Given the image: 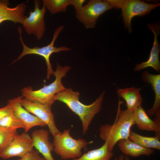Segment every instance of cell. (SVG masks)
I'll return each mask as SVG.
<instances>
[{
    "label": "cell",
    "instance_id": "6da1fadb",
    "mask_svg": "<svg viewBox=\"0 0 160 160\" xmlns=\"http://www.w3.org/2000/svg\"><path fill=\"white\" fill-rule=\"evenodd\" d=\"M105 94L103 91L93 103L86 105L79 100V92L69 88L56 94L54 100L64 103L79 116L82 122L83 134L84 135L94 117L101 109Z\"/></svg>",
    "mask_w": 160,
    "mask_h": 160
},
{
    "label": "cell",
    "instance_id": "7a4b0ae2",
    "mask_svg": "<svg viewBox=\"0 0 160 160\" xmlns=\"http://www.w3.org/2000/svg\"><path fill=\"white\" fill-rule=\"evenodd\" d=\"M122 102L119 101L115 120L113 124L102 125L99 129V137L108 142V149L112 151L118 141L121 139H128L132 126L135 124L134 111L120 109Z\"/></svg>",
    "mask_w": 160,
    "mask_h": 160
},
{
    "label": "cell",
    "instance_id": "3957f363",
    "mask_svg": "<svg viewBox=\"0 0 160 160\" xmlns=\"http://www.w3.org/2000/svg\"><path fill=\"white\" fill-rule=\"evenodd\" d=\"M71 68L70 66L63 67L57 63L54 75L55 77L54 81L36 90H33L30 86L25 87L21 90L22 97L31 102L36 101L41 104L52 105L55 101V96L65 89L62 79L66 76Z\"/></svg>",
    "mask_w": 160,
    "mask_h": 160
},
{
    "label": "cell",
    "instance_id": "277c9868",
    "mask_svg": "<svg viewBox=\"0 0 160 160\" xmlns=\"http://www.w3.org/2000/svg\"><path fill=\"white\" fill-rule=\"evenodd\" d=\"M70 131V129H64L53 137V151L62 159L80 157L82 155V149L86 148L88 143L84 139L73 138Z\"/></svg>",
    "mask_w": 160,
    "mask_h": 160
},
{
    "label": "cell",
    "instance_id": "5b68a950",
    "mask_svg": "<svg viewBox=\"0 0 160 160\" xmlns=\"http://www.w3.org/2000/svg\"><path fill=\"white\" fill-rule=\"evenodd\" d=\"M114 8H121L125 27L128 32H132L131 20L135 16H143L149 14L151 11L159 6L160 3L148 4L139 0H107Z\"/></svg>",
    "mask_w": 160,
    "mask_h": 160
},
{
    "label": "cell",
    "instance_id": "8992f818",
    "mask_svg": "<svg viewBox=\"0 0 160 160\" xmlns=\"http://www.w3.org/2000/svg\"><path fill=\"white\" fill-rule=\"evenodd\" d=\"M64 28L63 25L59 26L57 28L55 31L51 42L47 46L41 48L38 46L30 48L27 47L24 43L22 37V29L20 27H19L18 30L20 35V40L23 47V50L18 58L13 61L12 64L27 55L35 54L41 55L45 59L47 66L46 78L47 79H49L51 75L53 74L54 76L55 74V71L52 69V66L49 61V57L51 54L54 52L58 53L61 51H68L71 50V48L65 46L57 47L54 46L55 40L60 33L63 30Z\"/></svg>",
    "mask_w": 160,
    "mask_h": 160
},
{
    "label": "cell",
    "instance_id": "52a82bcc",
    "mask_svg": "<svg viewBox=\"0 0 160 160\" xmlns=\"http://www.w3.org/2000/svg\"><path fill=\"white\" fill-rule=\"evenodd\" d=\"M113 8V6L107 0H90L76 13L75 16L86 28H94L100 15Z\"/></svg>",
    "mask_w": 160,
    "mask_h": 160
},
{
    "label": "cell",
    "instance_id": "ba28073f",
    "mask_svg": "<svg viewBox=\"0 0 160 160\" xmlns=\"http://www.w3.org/2000/svg\"><path fill=\"white\" fill-rule=\"evenodd\" d=\"M32 138L27 133L15 134L5 148L0 152V157L7 159L14 157L21 158L25 156L33 149Z\"/></svg>",
    "mask_w": 160,
    "mask_h": 160
},
{
    "label": "cell",
    "instance_id": "9c48e42d",
    "mask_svg": "<svg viewBox=\"0 0 160 160\" xmlns=\"http://www.w3.org/2000/svg\"><path fill=\"white\" fill-rule=\"evenodd\" d=\"M33 2L34 11L30 10L28 17H26L22 24L28 34H33L39 40L43 37L45 31L44 16L46 8L43 5L41 9H40L41 3L40 0H34Z\"/></svg>",
    "mask_w": 160,
    "mask_h": 160
},
{
    "label": "cell",
    "instance_id": "30bf717a",
    "mask_svg": "<svg viewBox=\"0 0 160 160\" xmlns=\"http://www.w3.org/2000/svg\"><path fill=\"white\" fill-rule=\"evenodd\" d=\"M21 103L26 111L34 114L46 124L49 132L53 137L61 132L55 124L52 105L41 104L36 101L31 102L24 97L22 98Z\"/></svg>",
    "mask_w": 160,
    "mask_h": 160
},
{
    "label": "cell",
    "instance_id": "8fae6325",
    "mask_svg": "<svg viewBox=\"0 0 160 160\" xmlns=\"http://www.w3.org/2000/svg\"><path fill=\"white\" fill-rule=\"evenodd\" d=\"M23 97L22 96H19L13 99L9 100L7 103L12 107L14 116L25 124V132L27 133L34 127L46 126V124L40 119L36 116L30 114L22 106L21 101Z\"/></svg>",
    "mask_w": 160,
    "mask_h": 160
},
{
    "label": "cell",
    "instance_id": "7c38bea8",
    "mask_svg": "<svg viewBox=\"0 0 160 160\" xmlns=\"http://www.w3.org/2000/svg\"><path fill=\"white\" fill-rule=\"evenodd\" d=\"M147 26L154 35V41L150 52L149 57L148 60L136 65L134 71H139L141 70L149 67H152L156 71H160V62L159 54L160 46L158 40V36L160 33V25L159 23L148 24Z\"/></svg>",
    "mask_w": 160,
    "mask_h": 160
},
{
    "label": "cell",
    "instance_id": "4fadbf2b",
    "mask_svg": "<svg viewBox=\"0 0 160 160\" xmlns=\"http://www.w3.org/2000/svg\"><path fill=\"white\" fill-rule=\"evenodd\" d=\"M25 3L24 2L11 8L9 7V1L0 0V24L4 21L10 20L22 24L27 17L25 15L27 7Z\"/></svg>",
    "mask_w": 160,
    "mask_h": 160
},
{
    "label": "cell",
    "instance_id": "5bb4252c",
    "mask_svg": "<svg viewBox=\"0 0 160 160\" xmlns=\"http://www.w3.org/2000/svg\"><path fill=\"white\" fill-rule=\"evenodd\" d=\"M49 131L47 130L36 129L32 132L31 137L33 147L42 155L44 158L46 160H55L51 153L54 146L49 141Z\"/></svg>",
    "mask_w": 160,
    "mask_h": 160
},
{
    "label": "cell",
    "instance_id": "9a60e30c",
    "mask_svg": "<svg viewBox=\"0 0 160 160\" xmlns=\"http://www.w3.org/2000/svg\"><path fill=\"white\" fill-rule=\"evenodd\" d=\"M134 112L135 124L139 129L154 132L155 136L160 137V123L151 119L141 106L135 109Z\"/></svg>",
    "mask_w": 160,
    "mask_h": 160
},
{
    "label": "cell",
    "instance_id": "2e32d148",
    "mask_svg": "<svg viewBox=\"0 0 160 160\" xmlns=\"http://www.w3.org/2000/svg\"><path fill=\"white\" fill-rule=\"evenodd\" d=\"M141 79L144 82L151 84L155 93L153 104L152 107L147 111L148 115L153 116L156 112L160 109V74H151L146 70L142 73Z\"/></svg>",
    "mask_w": 160,
    "mask_h": 160
},
{
    "label": "cell",
    "instance_id": "e0dca14e",
    "mask_svg": "<svg viewBox=\"0 0 160 160\" xmlns=\"http://www.w3.org/2000/svg\"><path fill=\"white\" fill-rule=\"evenodd\" d=\"M119 150L126 156L137 157L142 155L149 156L154 150L144 147L128 139H123L118 141Z\"/></svg>",
    "mask_w": 160,
    "mask_h": 160
},
{
    "label": "cell",
    "instance_id": "ac0fdd59",
    "mask_svg": "<svg viewBox=\"0 0 160 160\" xmlns=\"http://www.w3.org/2000/svg\"><path fill=\"white\" fill-rule=\"evenodd\" d=\"M140 89L134 87L118 89L117 93L119 97L125 100L127 109L134 111L141 106L143 99L140 93Z\"/></svg>",
    "mask_w": 160,
    "mask_h": 160
},
{
    "label": "cell",
    "instance_id": "d6986e66",
    "mask_svg": "<svg viewBox=\"0 0 160 160\" xmlns=\"http://www.w3.org/2000/svg\"><path fill=\"white\" fill-rule=\"evenodd\" d=\"M114 155L112 151L108 149V142H105L99 148L88 151L80 157L71 160H110Z\"/></svg>",
    "mask_w": 160,
    "mask_h": 160
},
{
    "label": "cell",
    "instance_id": "ffe728a7",
    "mask_svg": "<svg viewBox=\"0 0 160 160\" xmlns=\"http://www.w3.org/2000/svg\"><path fill=\"white\" fill-rule=\"evenodd\" d=\"M160 137L157 136L149 137L131 132L129 139L141 146L147 148L160 150Z\"/></svg>",
    "mask_w": 160,
    "mask_h": 160
},
{
    "label": "cell",
    "instance_id": "44dd1931",
    "mask_svg": "<svg viewBox=\"0 0 160 160\" xmlns=\"http://www.w3.org/2000/svg\"><path fill=\"white\" fill-rule=\"evenodd\" d=\"M43 5L52 14L65 12L67 7L72 5V0H42Z\"/></svg>",
    "mask_w": 160,
    "mask_h": 160
},
{
    "label": "cell",
    "instance_id": "7402d4cb",
    "mask_svg": "<svg viewBox=\"0 0 160 160\" xmlns=\"http://www.w3.org/2000/svg\"><path fill=\"white\" fill-rule=\"evenodd\" d=\"M0 126L3 127L17 129L18 128H25L23 122L16 118L13 112L5 116L0 120Z\"/></svg>",
    "mask_w": 160,
    "mask_h": 160
},
{
    "label": "cell",
    "instance_id": "603a6c76",
    "mask_svg": "<svg viewBox=\"0 0 160 160\" xmlns=\"http://www.w3.org/2000/svg\"><path fill=\"white\" fill-rule=\"evenodd\" d=\"M17 130L0 126V152L5 148L13 136L17 133Z\"/></svg>",
    "mask_w": 160,
    "mask_h": 160
},
{
    "label": "cell",
    "instance_id": "cb8c5ba5",
    "mask_svg": "<svg viewBox=\"0 0 160 160\" xmlns=\"http://www.w3.org/2000/svg\"><path fill=\"white\" fill-rule=\"evenodd\" d=\"M41 159L39 152L33 149L26 155L25 160H41Z\"/></svg>",
    "mask_w": 160,
    "mask_h": 160
},
{
    "label": "cell",
    "instance_id": "d4e9b609",
    "mask_svg": "<svg viewBox=\"0 0 160 160\" xmlns=\"http://www.w3.org/2000/svg\"><path fill=\"white\" fill-rule=\"evenodd\" d=\"M13 112L11 105L7 103L4 107L0 108V120L5 116Z\"/></svg>",
    "mask_w": 160,
    "mask_h": 160
},
{
    "label": "cell",
    "instance_id": "484cf974",
    "mask_svg": "<svg viewBox=\"0 0 160 160\" xmlns=\"http://www.w3.org/2000/svg\"><path fill=\"white\" fill-rule=\"evenodd\" d=\"M86 0H72V5L75 9L76 13L78 12L83 6V4Z\"/></svg>",
    "mask_w": 160,
    "mask_h": 160
},
{
    "label": "cell",
    "instance_id": "4316f807",
    "mask_svg": "<svg viewBox=\"0 0 160 160\" xmlns=\"http://www.w3.org/2000/svg\"><path fill=\"white\" fill-rule=\"evenodd\" d=\"M26 157V155L24 156V157L21 158L20 159H19L17 160H25Z\"/></svg>",
    "mask_w": 160,
    "mask_h": 160
},
{
    "label": "cell",
    "instance_id": "83f0119b",
    "mask_svg": "<svg viewBox=\"0 0 160 160\" xmlns=\"http://www.w3.org/2000/svg\"><path fill=\"white\" fill-rule=\"evenodd\" d=\"M41 160H46L44 158L41 157Z\"/></svg>",
    "mask_w": 160,
    "mask_h": 160
}]
</instances>
